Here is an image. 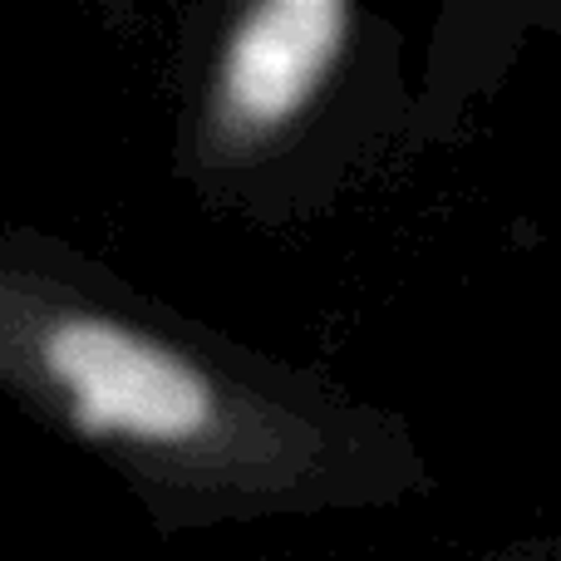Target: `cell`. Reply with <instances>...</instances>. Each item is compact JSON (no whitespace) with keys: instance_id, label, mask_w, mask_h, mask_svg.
Returning <instances> with one entry per match:
<instances>
[{"instance_id":"1","label":"cell","mask_w":561,"mask_h":561,"mask_svg":"<svg viewBox=\"0 0 561 561\" xmlns=\"http://www.w3.org/2000/svg\"><path fill=\"white\" fill-rule=\"evenodd\" d=\"M15 355L69 434L183 527L365 513L428 488L394 414L163 310L30 296Z\"/></svg>"},{"instance_id":"2","label":"cell","mask_w":561,"mask_h":561,"mask_svg":"<svg viewBox=\"0 0 561 561\" xmlns=\"http://www.w3.org/2000/svg\"><path fill=\"white\" fill-rule=\"evenodd\" d=\"M375 59V20L350 0H247L217 15L197 59L187 168L197 193L252 197L310 153Z\"/></svg>"}]
</instances>
